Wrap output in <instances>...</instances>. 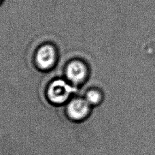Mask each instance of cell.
<instances>
[{
	"instance_id": "cell-2",
	"label": "cell",
	"mask_w": 155,
	"mask_h": 155,
	"mask_svg": "<svg viewBox=\"0 0 155 155\" xmlns=\"http://www.w3.org/2000/svg\"><path fill=\"white\" fill-rule=\"evenodd\" d=\"M58 52L51 44H44L37 49L34 55V63L38 69L44 71L52 70L56 65Z\"/></svg>"
},
{
	"instance_id": "cell-1",
	"label": "cell",
	"mask_w": 155,
	"mask_h": 155,
	"mask_svg": "<svg viewBox=\"0 0 155 155\" xmlns=\"http://www.w3.org/2000/svg\"><path fill=\"white\" fill-rule=\"evenodd\" d=\"M76 88L67 80L58 78L52 81L47 88V97L52 104H65L75 92Z\"/></svg>"
},
{
	"instance_id": "cell-5",
	"label": "cell",
	"mask_w": 155,
	"mask_h": 155,
	"mask_svg": "<svg viewBox=\"0 0 155 155\" xmlns=\"http://www.w3.org/2000/svg\"><path fill=\"white\" fill-rule=\"evenodd\" d=\"M103 98V94L100 91L96 88H91L88 90L84 97V99L91 106H96L101 104Z\"/></svg>"
},
{
	"instance_id": "cell-6",
	"label": "cell",
	"mask_w": 155,
	"mask_h": 155,
	"mask_svg": "<svg viewBox=\"0 0 155 155\" xmlns=\"http://www.w3.org/2000/svg\"><path fill=\"white\" fill-rule=\"evenodd\" d=\"M2 1H3V0H0V4H2Z\"/></svg>"
},
{
	"instance_id": "cell-3",
	"label": "cell",
	"mask_w": 155,
	"mask_h": 155,
	"mask_svg": "<svg viewBox=\"0 0 155 155\" xmlns=\"http://www.w3.org/2000/svg\"><path fill=\"white\" fill-rule=\"evenodd\" d=\"M88 68L86 63L80 59H74L65 66L66 80L74 87L84 83L88 77Z\"/></svg>"
},
{
	"instance_id": "cell-4",
	"label": "cell",
	"mask_w": 155,
	"mask_h": 155,
	"mask_svg": "<svg viewBox=\"0 0 155 155\" xmlns=\"http://www.w3.org/2000/svg\"><path fill=\"white\" fill-rule=\"evenodd\" d=\"M91 106L84 98L76 97L67 105L66 112L68 117L74 121H81L89 115Z\"/></svg>"
}]
</instances>
